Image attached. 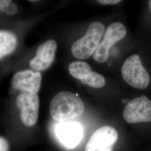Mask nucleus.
Masks as SVG:
<instances>
[{
  "instance_id": "nucleus-2",
  "label": "nucleus",
  "mask_w": 151,
  "mask_h": 151,
  "mask_svg": "<svg viewBox=\"0 0 151 151\" xmlns=\"http://www.w3.org/2000/svg\"><path fill=\"white\" fill-rule=\"evenodd\" d=\"M105 32V27L99 22H92L86 34L72 44V53L80 60L88 58L93 55L99 45L100 40Z\"/></svg>"
},
{
  "instance_id": "nucleus-5",
  "label": "nucleus",
  "mask_w": 151,
  "mask_h": 151,
  "mask_svg": "<svg viewBox=\"0 0 151 151\" xmlns=\"http://www.w3.org/2000/svg\"><path fill=\"white\" fill-rule=\"evenodd\" d=\"M16 103L20 110L22 123L27 127L34 126L39 117L40 100L38 94L22 92L16 97Z\"/></svg>"
},
{
  "instance_id": "nucleus-14",
  "label": "nucleus",
  "mask_w": 151,
  "mask_h": 151,
  "mask_svg": "<svg viewBox=\"0 0 151 151\" xmlns=\"http://www.w3.org/2000/svg\"><path fill=\"white\" fill-rule=\"evenodd\" d=\"M17 6H16V4L11 1V3L7 6L3 11H5L7 15H15L17 12Z\"/></svg>"
},
{
  "instance_id": "nucleus-3",
  "label": "nucleus",
  "mask_w": 151,
  "mask_h": 151,
  "mask_svg": "<svg viewBox=\"0 0 151 151\" xmlns=\"http://www.w3.org/2000/svg\"><path fill=\"white\" fill-rule=\"evenodd\" d=\"M121 71L124 81L130 86L140 90L148 86L150 77L142 65L139 55L129 56L125 60Z\"/></svg>"
},
{
  "instance_id": "nucleus-18",
  "label": "nucleus",
  "mask_w": 151,
  "mask_h": 151,
  "mask_svg": "<svg viewBox=\"0 0 151 151\" xmlns=\"http://www.w3.org/2000/svg\"><path fill=\"white\" fill-rule=\"evenodd\" d=\"M148 6H149V8H150V11H151V0L148 1Z\"/></svg>"
},
{
  "instance_id": "nucleus-4",
  "label": "nucleus",
  "mask_w": 151,
  "mask_h": 151,
  "mask_svg": "<svg viewBox=\"0 0 151 151\" xmlns=\"http://www.w3.org/2000/svg\"><path fill=\"white\" fill-rule=\"evenodd\" d=\"M127 30L124 25L119 22L111 24L106 29L103 41L100 43L97 49L93 54V58L99 63L108 60L109 49L125 37Z\"/></svg>"
},
{
  "instance_id": "nucleus-9",
  "label": "nucleus",
  "mask_w": 151,
  "mask_h": 151,
  "mask_svg": "<svg viewBox=\"0 0 151 151\" xmlns=\"http://www.w3.org/2000/svg\"><path fill=\"white\" fill-rule=\"evenodd\" d=\"M56 134L60 143L68 148L78 146L83 137V128L79 122L73 121L60 123L57 127Z\"/></svg>"
},
{
  "instance_id": "nucleus-13",
  "label": "nucleus",
  "mask_w": 151,
  "mask_h": 151,
  "mask_svg": "<svg viewBox=\"0 0 151 151\" xmlns=\"http://www.w3.org/2000/svg\"><path fill=\"white\" fill-rule=\"evenodd\" d=\"M81 82L83 84L96 88L103 87L106 83L105 79L103 76L93 71L86 79L82 80Z\"/></svg>"
},
{
  "instance_id": "nucleus-15",
  "label": "nucleus",
  "mask_w": 151,
  "mask_h": 151,
  "mask_svg": "<svg viewBox=\"0 0 151 151\" xmlns=\"http://www.w3.org/2000/svg\"><path fill=\"white\" fill-rule=\"evenodd\" d=\"M9 145L7 141L3 138L0 137V151H8Z\"/></svg>"
},
{
  "instance_id": "nucleus-7",
  "label": "nucleus",
  "mask_w": 151,
  "mask_h": 151,
  "mask_svg": "<svg viewBox=\"0 0 151 151\" xmlns=\"http://www.w3.org/2000/svg\"><path fill=\"white\" fill-rule=\"evenodd\" d=\"M118 139V133L115 128L111 126H103L93 133L85 151H113Z\"/></svg>"
},
{
  "instance_id": "nucleus-17",
  "label": "nucleus",
  "mask_w": 151,
  "mask_h": 151,
  "mask_svg": "<svg viewBox=\"0 0 151 151\" xmlns=\"http://www.w3.org/2000/svg\"><path fill=\"white\" fill-rule=\"evenodd\" d=\"M11 2L10 0H0V11H3Z\"/></svg>"
},
{
  "instance_id": "nucleus-11",
  "label": "nucleus",
  "mask_w": 151,
  "mask_h": 151,
  "mask_svg": "<svg viewBox=\"0 0 151 151\" xmlns=\"http://www.w3.org/2000/svg\"><path fill=\"white\" fill-rule=\"evenodd\" d=\"M18 45V39L13 32L0 30V59L11 54Z\"/></svg>"
},
{
  "instance_id": "nucleus-8",
  "label": "nucleus",
  "mask_w": 151,
  "mask_h": 151,
  "mask_svg": "<svg viewBox=\"0 0 151 151\" xmlns=\"http://www.w3.org/2000/svg\"><path fill=\"white\" fill-rule=\"evenodd\" d=\"M42 75L36 70H20L14 75L11 85L13 88L22 92L38 93L41 87Z\"/></svg>"
},
{
  "instance_id": "nucleus-1",
  "label": "nucleus",
  "mask_w": 151,
  "mask_h": 151,
  "mask_svg": "<svg viewBox=\"0 0 151 151\" xmlns=\"http://www.w3.org/2000/svg\"><path fill=\"white\" fill-rule=\"evenodd\" d=\"M84 110L85 105L81 98L65 91L56 94L49 106L52 118L60 123L73 122L83 114Z\"/></svg>"
},
{
  "instance_id": "nucleus-12",
  "label": "nucleus",
  "mask_w": 151,
  "mask_h": 151,
  "mask_svg": "<svg viewBox=\"0 0 151 151\" xmlns=\"http://www.w3.org/2000/svg\"><path fill=\"white\" fill-rule=\"evenodd\" d=\"M68 70L70 75L80 81L86 79L92 72L88 64L80 61L71 63L68 67Z\"/></svg>"
},
{
  "instance_id": "nucleus-16",
  "label": "nucleus",
  "mask_w": 151,
  "mask_h": 151,
  "mask_svg": "<svg viewBox=\"0 0 151 151\" xmlns=\"http://www.w3.org/2000/svg\"><path fill=\"white\" fill-rule=\"evenodd\" d=\"M98 2L104 5H116L122 2L120 0H99Z\"/></svg>"
},
{
  "instance_id": "nucleus-10",
  "label": "nucleus",
  "mask_w": 151,
  "mask_h": 151,
  "mask_svg": "<svg viewBox=\"0 0 151 151\" xmlns=\"http://www.w3.org/2000/svg\"><path fill=\"white\" fill-rule=\"evenodd\" d=\"M57 44L53 39H49L40 44L36 55L29 62L30 67L36 71H42L48 69L54 62Z\"/></svg>"
},
{
  "instance_id": "nucleus-6",
  "label": "nucleus",
  "mask_w": 151,
  "mask_h": 151,
  "mask_svg": "<svg viewBox=\"0 0 151 151\" xmlns=\"http://www.w3.org/2000/svg\"><path fill=\"white\" fill-rule=\"evenodd\" d=\"M123 117L128 123L151 122V101L143 95L130 100L127 104Z\"/></svg>"
}]
</instances>
